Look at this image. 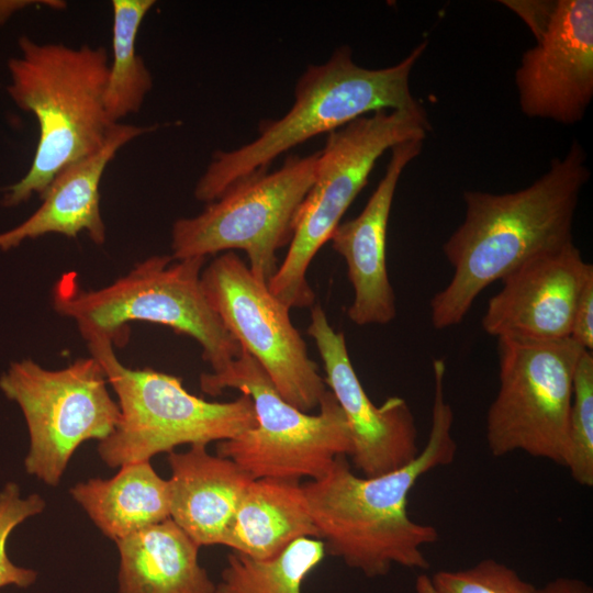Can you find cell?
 <instances>
[{
  "mask_svg": "<svg viewBox=\"0 0 593 593\" xmlns=\"http://www.w3.org/2000/svg\"><path fill=\"white\" fill-rule=\"evenodd\" d=\"M537 593H593V591L580 579L557 578L545 586L537 588Z\"/></svg>",
  "mask_w": 593,
  "mask_h": 593,
  "instance_id": "f1b7e54d",
  "label": "cell"
},
{
  "mask_svg": "<svg viewBox=\"0 0 593 593\" xmlns=\"http://www.w3.org/2000/svg\"><path fill=\"white\" fill-rule=\"evenodd\" d=\"M302 537L318 539V530L299 480L259 478L248 485L225 546L264 560Z\"/></svg>",
  "mask_w": 593,
  "mask_h": 593,
  "instance_id": "ffe728a7",
  "label": "cell"
},
{
  "mask_svg": "<svg viewBox=\"0 0 593 593\" xmlns=\"http://www.w3.org/2000/svg\"><path fill=\"white\" fill-rule=\"evenodd\" d=\"M204 264L205 257L177 260L156 255L96 290L80 288L76 272H67L53 288V307L76 322L83 339L103 336L119 344L126 340L131 322L168 326L198 342L212 372H219L240 355L242 347L204 295Z\"/></svg>",
  "mask_w": 593,
  "mask_h": 593,
  "instance_id": "5b68a950",
  "label": "cell"
},
{
  "mask_svg": "<svg viewBox=\"0 0 593 593\" xmlns=\"http://www.w3.org/2000/svg\"><path fill=\"white\" fill-rule=\"evenodd\" d=\"M119 593H215L200 546L170 517L115 541Z\"/></svg>",
  "mask_w": 593,
  "mask_h": 593,
  "instance_id": "d6986e66",
  "label": "cell"
},
{
  "mask_svg": "<svg viewBox=\"0 0 593 593\" xmlns=\"http://www.w3.org/2000/svg\"><path fill=\"white\" fill-rule=\"evenodd\" d=\"M112 58L109 61L104 105L113 124L137 113L153 88V77L137 54L139 26L154 0H113Z\"/></svg>",
  "mask_w": 593,
  "mask_h": 593,
  "instance_id": "7402d4cb",
  "label": "cell"
},
{
  "mask_svg": "<svg viewBox=\"0 0 593 593\" xmlns=\"http://www.w3.org/2000/svg\"><path fill=\"white\" fill-rule=\"evenodd\" d=\"M320 152L289 155L273 171H256L228 187L195 216L171 227V257H205L242 249L249 270L268 281L278 269L276 251L290 243L300 205L311 189Z\"/></svg>",
  "mask_w": 593,
  "mask_h": 593,
  "instance_id": "9c48e42d",
  "label": "cell"
},
{
  "mask_svg": "<svg viewBox=\"0 0 593 593\" xmlns=\"http://www.w3.org/2000/svg\"><path fill=\"white\" fill-rule=\"evenodd\" d=\"M570 338L581 348L593 349V278L584 286L578 300Z\"/></svg>",
  "mask_w": 593,
  "mask_h": 593,
  "instance_id": "4316f807",
  "label": "cell"
},
{
  "mask_svg": "<svg viewBox=\"0 0 593 593\" xmlns=\"http://www.w3.org/2000/svg\"><path fill=\"white\" fill-rule=\"evenodd\" d=\"M446 365L433 360L434 396L427 441L406 466L377 477L355 474L347 456H337L321 478L303 484L311 518L325 552L368 578L385 575L396 564L426 570L424 547L439 539L438 530L413 521L407 497L418 479L449 466L457 454L454 411L445 396Z\"/></svg>",
  "mask_w": 593,
  "mask_h": 593,
  "instance_id": "6da1fadb",
  "label": "cell"
},
{
  "mask_svg": "<svg viewBox=\"0 0 593 593\" xmlns=\"http://www.w3.org/2000/svg\"><path fill=\"white\" fill-rule=\"evenodd\" d=\"M423 142L407 141L390 149L384 176L363 210L356 217L339 223L328 240L347 266L354 289L347 315L356 325H384L395 318V295L387 267L388 222L399 179L419 155Z\"/></svg>",
  "mask_w": 593,
  "mask_h": 593,
  "instance_id": "2e32d148",
  "label": "cell"
},
{
  "mask_svg": "<svg viewBox=\"0 0 593 593\" xmlns=\"http://www.w3.org/2000/svg\"><path fill=\"white\" fill-rule=\"evenodd\" d=\"M69 493L114 542L170 517L168 480L154 470L149 460L124 465L110 479L79 482Z\"/></svg>",
  "mask_w": 593,
  "mask_h": 593,
  "instance_id": "44dd1931",
  "label": "cell"
},
{
  "mask_svg": "<svg viewBox=\"0 0 593 593\" xmlns=\"http://www.w3.org/2000/svg\"><path fill=\"white\" fill-rule=\"evenodd\" d=\"M306 333L316 344L326 373L325 383L346 417L353 443L354 467L362 477L400 469L418 454L417 427L407 402L400 396L373 404L353 367L343 332L329 324L321 305L311 310Z\"/></svg>",
  "mask_w": 593,
  "mask_h": 593,
  "instance_id": "5bb4252c",
  "label": "cell"
},
{
  "mask_svg": "<svg viewBox=\"0 0 593 593\" xmlns=\"http://www.w3.org/2000/svg\"><path fill=\"white\" fill-rule=\"evenodd\" d=\"M20 55L9 60L8 93L32 113L38 142L27 172L5 189L7 208L42 197L66 167L92 155L115 125L104 105L109 55L103 46L72 47L19 40Z\"/></svg>",
  "mask_w": 593,
  "mask_h": 593,
  "instance_id": "277c9868",
  "label": "cell"
},
{
  "mask_svg": "<svg viewBox=\"0 0 593 593\" xmlns=\"http://www.w3.org/2000/svg\"><path fill=\"white\" fill-rule=\"evenodd\" d=\"M417 593H537L514 569L494 559H484L460 570H440L432 578L416 580Z\"/></svg>",
  "mask_w": 593,
  "mask_h": 593,
  "instance_id": "d4e9b609",
  "label": "cell"
},
{
  "mask_svg": "<svg viewBox=\"0 0 593 593\" xmlns=\"http://www.w3.org/2000/svg\"><path fill=\"white\" fill-rule=\"evenodd\" d=\"M582 486L593 485V354L583 350L573 377L564 466Z\"/></svg>",
  "mask_w": 593,
  "mask_h": 593,
  "instance_id": "cb8c5ba5",
  "label": "cell"
},
{
  "mask_svg": "<svg viewBox=\"0 0 593 593\" xmlns=\"http://www.w3.org/2000/svg\"><path fill=\"white\" fill-rule=\"evenodd\" d=\"M583 350L571 338H497L499 390L485 430L492 456L523 451L566 466L573 377Z\"/></svg>",
  "mask_w": 593,
  "mask_h": 593,
  "instance_id": "8fae6325",
  "label": "cell"
},
{
  "mask_svg": "<svg viewBox=\"0 0 593 593\" xmlns=\"http://www.w3.org/2000/svg\"><path fill=\"white\" fill-rule=\"evenodd\" d=\"M204 295L228 333L264 368L280 395L298 410L318 409L325 379L293 326L290 309L257 279L234 251L201 272Z\"/></svg>",
  "mask_w": 593,
  "mask_h": 593,
  "instance_id": "7c38bea8",
  "label": "cell"
},
{
  "mask_svg": "<svg viewBox=\"0 0 593 593\" xmlns=\"http://www.w3.org/2000/svg\"><path fill=\"white\" fill-rule=\"evenodd\" d=\"M591 278L593 266L573 243L533 258L502 279L482 327L496 338H570L578 300Z\"/></svg>",
  "mask_w": 593,
  "mask_h": 593,
  "instance_id": "9a60e30c",
  "label": "cell"
},
{
  "mask_svg": "<svg viewBox=\"0 0 593 593\" xmlns=\"http://www.w3.org/2000/svg\"><path fill=\"white\" fill-rule=\"evenodd\" d=\"M85 340L90 356L103 368L120 407L115 429L98 445L101 460L110 468L150 460L183 444L228 440L257 424L246 393L231 402H209L188 392L179 377L125 367L107 337Z\"/></svg>",
  "mask_w": 593,
  "mask_h": 593,
  "instance_id": "8992f818",
  "label": "cell"
},
{
  "mask_svg": "<svg viewBox=\"0 0 593 593\" xmlns=\"http://www.w3.org/2000/svg\"><path fill=\"white\" fill-rule=\"evenodd\" d=\"M200 388L212 396L225 389L250 396L256 426L219 441L216 455L232 459L253 479L316 480L337 456L353 452L346 417L329 390L317 414L302 412L280 395L264 368L243 348L223 370L202 373Z\"/></svg>",
  "mask_w": 593,
  "mask_h": 593,
  "instance_id": "ba28073f",
  "label": "cell"
},
{
  "mask_svg": "<svg viewBox=\"0 0 593 593\" xmlns=\"http://www.w3.org/2000/svg\"><path fill=\"white\" fill-rule=\"evenodd\" d=\"M44 499L32 493L21 495L18 483L7 482L0 491V589L14 585L29 588L37 578L36 571L14 564L7 553V542L11 533L24 521L44 511Z\"/></svg>",
  "mask_w": 593,
  "mask_h": 593,
  "instance_id": "484cf974",
  "label": "cell"
},
{
  "mask_svg": "<svg viewBox=\"0 0 593 593\" xmlns=\"http://www.w3.org/2000/svg\"><path fill=\"white\" fill-rule=\"evenodd\" d=\"M0 390L26 423L25 471L51 486L59 484L82 443L105 439L120 419L104 370L92 356L58 370L30 358L13 361L0 376Z\"/></svg>",
  "mask_w": 593,
  "mask_h": 593,
  "instance_id": "30bf717a",
  "label": "cell"
},
{
  "mask_svg": "<svg viewBox=\"0 0 593 593\" xmlns=\"http://www.w3.org/2000/svg\"><path fill=\"white\" fill-rule=\"evenodd\" d=\"M154 128L115 124L99 150L66 167L53 179L34 213L0 233V251L47 234L76 238L85 232L94 244L102 245L105 224L100 209V183L104 170L123 146Z\"/></svg>",
  "mask_w": 593,
  "mask_h": 593,
  "instance_id": "e0dca14e",
  "label": "cell"
},
{
  "mask_svg": "<svg viewBox=\"0 0 593 593\" xmlns=\"http://www.w3.org/2000/svg\"><path fill=\"white\" fill-rule=\"evenodd\" d=\"M326 552L317 538L302 537L277 556L258 560L233 551L215 593H301L302 582Z\"/></svg>",
  "mask_w": 593,
  "mask_h": 593,
  "instance_id": "603a6c76",
  "label": "cell"
},
{
  "mask_svg": "<svg viewBox=\"0 0 593 593\" xmlns=\"http://www.w3.org/2000/svg\"><path fill=\"white\" fill-rule=\"evenodd\" d=\"M574 139L563 158L530 186L495 194L465 190V217L443 245L454 272L429 302L436 329L462 322L474 300L491 283L538 256L573 243L572 227L590 170Z\"/></svg>",
  "mask_w": 593,
  "mask_h": 593,
  "instance_id": "7a4b0ae2",
  "label": "cell"
},
{
  "mask_svg": "<svg viewBox=\"0 0 593 593\" xmlns=\"http://www.w3.org/2000/svg\"><path fill=\"white\" fill-rule=\"evenodd\" d=\"M167 460L170 518L200 547L225 546L254 479L232 459L208 452L206 445L171 451Z\"/></svg>",
  "mask_w": 593,
  "mask_h": 593,
  "instance_id": "ac0fdd59",
  "label": "cell"
},
{
  "mask_svg": "<svg viewBox=\"0 0 593 593\" xmlns=\"http://www.w3.org/2000/svg\"><path fill=\"white\" fill-rule=\"evenodd\" d=\"M556 1H501L505 7L513 10L528 25L535 38L539 36L546 26Z\"/></svg>",
  "mask_w": 593,
  "mask_h": 593,
  "instance_id": "83f0119b",
  "label": "cell"
},
{
  "mask_svg": "<svg viewBox=\"0 0 593 593\" xmlns=\"http://www.w3.org/2000/svg\"><path fill=\"white\" fill-rule=\"evenodd\" d=\"M429 131L426 111L394 110L361 116L327 134L314 182L295 215L288 253L267 283L277 299L289 309L313 305L309 265L368 182L377 160L400 143L424 141Z\"/></svg>",
  "mask_w": 593,
  "mask_h": 593,
  "instance_id": "52a82bcc",
  "label": "cell"
},
{
  "mask_svg": "<svg viewBox=\"0 0 593 593\" xmlns=\"http://www.w3.org/2000/svg\"><path fill=\"white\" fill-rule=\"evenodd\" d=\"M419 43L396 65L371 69L355 63L351 48L337 47L323 64L310 65L294 88L290 110L259 122L250 143L217 150L194 187L198 201L216 200L236 181L265 170L281 154L323 133L379 111H425L410 89V75L426 49Z\"/></svg>",
  "mask_w": 593,
  "mask_h": 593,
  "instance_id": "3957f363",
  "label": "cell"
},
{
  "mask_svg": "<svg viewBox=\"0 0 593 593\" xmlns=\"http://www.w3.org/2000/svg\"><path fill=\"white\" fill-rule=\"evenodd\" d=\"M521 111L570 125L593 98V1L557 0L515 72Z\"/></svg>",
  "mask_w": 593,
  "mask_h": 593,
  "instance_id": "4fadbf2b",
  "label": "cell"
}]
</instances>
